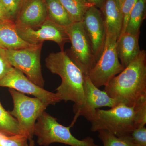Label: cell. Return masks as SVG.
<instances>
[{
  "label": "cell",
  "mask_w": 146,
  "mask_h": 146,
  "mask_svg": "<svg viewBox=\"0 0 146 146\" xmlns=\"http://www.w3.org/2000/svg\"><path fill=\"white\" fill-rule=\"evenodd\" d=\"M46 66L51 72L60 77L61 83L56 94L60 100L74 102L75 114L72 127L79 117L82 116L91 122L94 118L85 101L83 73L66 51L50 53L45 59Z\"/></svg>",
  "instance_id": "cell-1"
},
{
  "label": "cell",
  "mask_w": 146,
  "mask_h": 146,
  "mask_svg": "<svg viewBox=\"0 0 146 146\" xmlns=\"http://www.w3.org/2000/svg\"><path fill=\"white\" fill-rule=\"evenodd\" d=\"M112 98L129 107L146 101V52L138 56L104 86Z\"/></svg>",
  "instance_id": "cell-2"
},
{
  "label": "cell",
  "mask_w": 146,
  "mask_h": 146,
  "mask_svg": "<svg viewBox=\"0 0 146 146\" xmlns=\"http://www.w3.org/2000/svg\"><path fill=\"white\" fill-rule=\"evenodd\" d=\"M91 123L93 132L107 130L118 137L129 135L137 128L134 107L122 103L108 110H96Z\"/></svg>",
  "instance_id": "cell-3"
},
{
  "label": "cell",
  "mask_w": 146,
  "mask_h": 146,
  "mask_svg": "<svg viewBox=\"0 0 146 146\" xmlns=\"http://www.w3.org/2000/svg\"><path fill=\"white\" fill-rule=\"evenodd\" d=\"M71 127L60 124L56 118L44 111L36 120L33 135L37 136V143L41 146H49L56 143L70 146H100L90 136L81 140L77 139L71 133Z\"/></svg>",
  "instance_id": "cell-4"
},
{
  "label": "cell",
  "mask_w": 146,
  "mask_h": 146,
  "mask_svg": "<svg viewBox=\"0 0 146 146\" xmlns=\"http://www.w3.org/2000/svg\"><path fill=\"white\" fill-rule=\"evenodd\" d=\"M65 29L71 43V48L66 52L84 75L88 76L97 61L82 22L72 23Z\"/></svg>",
  "instance_id": "cell-5"
},
{
  "label": "cell",
  "mask_w": 146,
  "mask_h": 146,
  "mask_svg": "<svg viewBox=\"0 0 146 146\" xmlns=\"http://www.w3.org/2000/svg\"><path fill=\"white\" fill-rule=\"evenodd\" d=\"M9 91L13 104V109L9 112L31 139L36 121L48 106L38 98L27 96L15 89L9 88Z\"/></svg>",
  "instance_id": "cell-6"
},
{
  "label": "cell",
  "mask_w": 146,
  "mask_h": 146,
  "mask_svg": "<svg viewBox=\"0 0 146 146\" xmlns=\"http://www.w3.org/2000/svg\"><path fill=\"white\" fill-rule=\"evenodd\" d=\"M43 44L18 50L3 49L6 59L13 68L26 75L31 81L44 88L45 81L42 72L41 53Z\"/></svg>",
  "instance_id": "cell-7"
},
{
  "label": "cell",
  "mask_w": 146,
  "mask_h": 146,
  "mask_svg": "<svg viewBox=\"0 0 146 146\" xmlns=\"http://www.w3.org/2000/svg\"><path fill=\"white\" fill-rule=\"evenodd\" d=\"M117 41L116 38L106 35L101 55L88 75L92 83L98 88L106 86L124 69L117 54Z\"/></svg>",
  "instance_id": "cell-8"
},
{
  "label": "cell",
  "mask_w": 146,
  "mask_h": 146,
  "mask_svg": "<svg viewBox=\"0 0 146 146\" xmlns=\"http://www.w3.org/2000/svg\"><path fill=\"white\" fill-rule=\"evenodd\" d=\"M16 24L19 36L31 45L37 46L43 44L45 41H52L56 43L61 50L63 51L65 44L70 41L65 28L55 23L48 18L37 27Z\"/></svg>",
  "instance_id": "cell-9"
},
{
  "label": "cell",
  "mask_w": 146,
  "mask_h": 146,
  "mask_svg": "<svg viewBox=\"0 0 146 146\" xmlns=\"http://www.w3.org/2000/svg\"><path fill=\"white\" fill-rule=\"evenodd\" d=\"M0 87H8L22 94L32 95L48 106L61 101L56 93L46 91L35 84L22 72L13 68L0 80Z\"/></svg>",
  "instance_id": "cell-10"
},
{
  "label": "cell",
  "mask_w": 146,
  "mask_h": 146,
  "mask_svg": "<svg viewBox=\"0 0 146 146\" xmlns=\"http://www.w3.org/2000/svg\"><path fill=\"white\" fill-rule=\"evenodd\" d=\"M96 61L101 55L106 38L104 19L101 11L93 5L86 11L82 21Z\"/></svg>",
  "instance_id": "cell-11"
},
{
  "label": "cell",
  "mask_w": 146,
  "mask_h": 146,
  "mask_svg": "<svg viewBox=\"0 0 146 146\" xmlns=\"http://www.w3.org/2000/svg\"><path fill=\"white\" fill-rule=\"evenodd\" d=\"M48 18L45 0H24L15 23L38 26Z\"/></svg>",
  "instance_id": "cell-12"
},
{
  "label": "cell",
  "mask_w": 146,
  "mask_h": 146,
  "mask_svg": "<svg viewBox=\"0 0 146 146\" xmlns=\"http://www.w3.org/2000/svg\"><path fill=\"white\" fill-rule=\"evenodd\" d=\"M84 90L86 104L94 117L96 110L102 107L112 108L119 104L105 91H101L95 86L88 76H84Z\"/></svg>",
  "instance_id": "cell-13"
},
{
  "label": "cell",
  "mask_w": 146,
  "mask_h": 146,
  "mask_svg": "<svg viewBox=\"0 0 146 146\" xmlns=\"http://www.w3.org/2000/svg\"><path fill=\"white\" fill-rule=\"evenodd\" d=\"M101 11L103 14L106 35L117 40L121 33L123 25L121 9L117 0H105Z\"/></svg>",
  "instance_id": "cell-14"
},
{
  "label": "cell",
  "mask_w": 146,
  "mask_h": 146,
  "mask_svg": "<svg viewBox=\"0 0 146 146\" xmlns=\"http://www.w3.org/2000/svg\"><path fill=\"white\" fill-rule=\"evenodd\" d=\"M140 35H134L125 32L121 35L116 43V50L121 64L125 68L141 52L139 45Z\"/></svg>",
  "instance_id": "cell-15"
},
{
  "label": "cell",
  "mask_w": 146,
  "mask_h": 146,
  "mask_svg": "<svg viewBox=\"0 0 146 146\" xmlns=\"http://www.w3.org/2000/svg\"><path fill=\"white\" fill-rule=\"evenodd\" d=\"M35 46L27 43L19 36L15 22L9 19L0 20V48L18 50Z\"/></svg>",
  "instance_id": "cell-16"
},
{
  "label": "cell",
  "mask_w": 146,
  "mask_h": 146,
  "mask_svg": "<svg viewBox=\"0 0 146 146\" xmlns=\"http://www.w3.org/2000/svg\"><path fill=\"white\" fill-rule=\"evenodd\" d=\"M45 2L49 20L65 28L72 23L66 9L58 0H45Z\"/></svg>",
  "instance_id": "cell-17"
},
{
  "label": "cell",
  "mask_w": 146,
  "mask_h": 146,
  "mask_svg": "<svg viewBox=\"0 0 146 146\" xmlns=\"http://www.w3.org/2000/svg\"><path fill=\"white\" fill-rule=\"evenodd\" d=\"M0 133L8 136L26 135L28 136L27 133L21 127L17 120L11 115L9 112L5 109L1 101Z\"/></svg>",
  "instance_id": "cell-18"
},
{
  "label": "cell",
  "mask_w": 146,
  "mask_h": 146,
  "mask_svg": "<svg viewBox=\"0 0 146 146\" xmlns=\"http://www.w3.org/2000/svg\"><path fill=\"white\" fill-rule=\"evenodd\" d=\"M146 1L138 0L133 7L127 25L126 32L132 34L140 35L142 23L145 18Z\"/></svg>",
  "instance_id": "cell-19"
},
{
  "label": "cell",
  "mask_w": 146,
  "mask_h": 146,
  "mask_svg": "<svg viewBox=\"0 0 146 146\" xmlns=\"http://www.w3.org/2000/svg\"><path fill=\"white\" fill-rule=\"evenodd\" d=\"M64 7L73 23L82 22L86 11L93 6L87 0H58Z\"/></svg>",
  "instance_id": "cell-20"
},
{
  "label": "cell",
  "mask_w": 146,
  "mask_h": 146,
  "mask_svg": "<svg viewBox=\"0 0 146 146\" xmlns=\"http://www.w3.org/2000/svg\"><path fill=\"white\" fill-rule=\"evenodd\" d=\"M98 132V138L103 146H134L129 135L118 137L109 131L100 130Z\"/></svg>",
  "instance_id": "cell-21"
},
{
  "label": "cell",
  "mask_w": 146,
  "mask_h": 146,
  "mask_svg": "<svg viewBox=\"0 0 146 146\" xmlns=\"http://www.w3.org/2000/svg\"><path fill=\"white\" fill-rule=\"evenodd\" d=\"M9 19L16 22L24 0H0Z\"/></svg>",
  "instance_id": "cell-22"
},
{
  "label": "cell",
  "mask_w": 146,
  "mask_h": 146,
  "mask_svg": "<svg viewBox=\"0 0 146 146\" xmlns=\"http://www.w3.org/2000/svg\"><path fill=\"white\" fill-rule=\"evenodd\" d=\"M28 140L26 135L8 136L0 133V146H29Z\"/></svg>",
  "instance_id": "cell-23"
},
{
  "label": "cell",
  "mask_w": 146,
  "mask_h": 146,
  "mask_svg": "<svg viewBox=\"0 0 146 146\" xmlns=\"http://www.w3.org/2000/svg\"><path fill=\"white\" fill-rule=\"evenodd\" d=\"M129 136L134 146H146L145 126L135 129Z\"/></svg>",
  "instance_id": "cell-24"
},
{
  "label": "cell",
  "mask_w": 146,
  "mask_h": 146,
  "mask_svg": "<svg viewBox=\"0 0 146 146\" xmlns=\"http://www.w3.org/2000/svg\"><path fill=\"white\" fill-rule=\"evenodd\" d=\"M134 108L136 127L145 126L146 124V101L137 105Z\"/></svg>",
  "instance_id": "cell-25"
},
{
  "label": "cell",
  "mask_w": 146,
  "mask_h": 146,
  "mask_svg": "<svg viewBox=\"0 0 146 146\" xmlns=\"http://www.w3.org/2000/svg\"><path fill=\"white\" fill-rule=\"evenodd\" d=\"M138 1V0H125L123 3L121 7L123 15V25L121 35L125 32L126 27L131 12Z\"/></svg>",
  "instance_id": "cell-26"
},
{
  "label": "cell",
  "mask_w": 146,
  "mask_h": 146,
  "mask_svg": "<svg viewBox=\"0 0 146 146\" xmlns=\"http://www.w3.org/2000/svg\"><path fill=\"white\" fill-rule=\"evenodd\" d=\"M6 59L3 49L0 48V80L13 69Z\"/></svg>",
  "instance_id": "cell-27"
},
{
  "label": "cell",
  "mask_w": 146,
  "mask_h": 146,
  "mask_svg": "<svg viewBox=\"0 0 146 146\" xmlns=\"http://www.w3.org/2000/svg\"><path fill=\"white\" fill-rule=\"evenodd\" d=\"M89 2L96 7L101 10L104 5L105 0H87Z\"/></svg>",
  "instance_id": "cell-28"
},
{
  "label": "cell",
  "mask_w": 146,
  "mask_h": 146,
  "mask_svg": "<svg viewBox=\"0 0 146 146\" xmlns=\"http://www.w3.org/2000/svg\"><path fill=\"white\" fill-rule=\"evenodd\" d=\"M9 19L0 1V20Z\"/></svg>",
  "instance_id": "cell-29"
},
{
  "label": "cell",
  "mask_w": 146,
  "mask_h": 146,
  "mask_svg": "<svg viewBox=\"0 0 146 146\" xmlns=\"http://www.w3.org/2000/svg\"><path fill=\"white\" fill-rule=\"evenodd\" d=\"M29 146H35V142L32 138L29 139Z\"/></svg>",
  "instance_id": "cell-30"
},
{
  "label": "cell",
  "mask_w": 146,
  "mask_h": 146,
  "mask_svg": "<svg viewBox=\"0 0 146 146\" xmlns=\"http://www.w3.org/2000/svg\"><path fill=\"white\" fill-rule=\"evenodd\" d=\"M124 1L125 0H117L118 3H119L121 7Z\"/></svg>",
  "instance_id": "cell-31"
}]
</instances>
